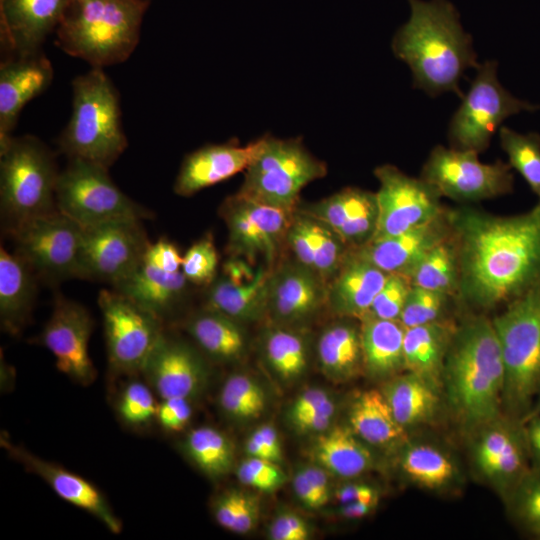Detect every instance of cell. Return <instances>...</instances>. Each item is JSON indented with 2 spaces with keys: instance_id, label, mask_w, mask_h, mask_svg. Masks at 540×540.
Segmentation results:
<instances>
[{
  "instance_id": "obj_1",
  "label": "cell",
  "mask_w": 540,
  "mask_h": 540,
  "mask_svg": "<svg viewBox=\"0 0 540 540\" xmlns=\"http://www.w3.org/2000/svg\"><path fill=\"white\" fill-rule=\"evenodd\" d=\"M459 262L456 301L478 313L503 307L540 282V201L498 216L469 206L447 209Z\"/></svg>"
},
{
  "instance_id": "obj_2",
  "label": "cell",
  "mask_w": 540,
  "mask_h": 540,
  "mask_svg": "<svg viewBox=\"0 0 540 540\" xmlns=\"http://www.w3.org/2000/svg\"><path fill=\"white\" fill-rule=\"evenodd\" d=\"M504 383L492 319L468 314L456 326L442 372V395L463 429L474 432L503 415Z\"/></svg>"
},
{
  "instance_id": "obj_3",
  "label": "cell",
  "mask_w": 540,
  "mask_h": 540,
  "mask_svg": "<svg viewBox=\"0 0 540 540\" xmlns=\"http://www.w3.org/2000/svg\"><path fill=\"white\" fill-rule=\"evenodd\" d=\"M411 15L395 34L392 50L410 67L414 87L431 96L454 92L463 97L460 79L477 68L472 39L446 0H408Z\"/></svg>"
},
{
  "instance_id": "obj_4",
  "label": "cell",
  "mask_w": 540,
  "mask_h": 540,
  "mask_svg": "<svg viewBox=\"0 0 540 540\" xmlns=\"http://www.w3.org/2000/svg\"><path fill=\"white\" fill-rule=\"evenodd\" d=\"M148 6L149 0H69L56 45L92 67L122 63L138 45Z\"/></svg>"
},
{
  "instance_id": "obj_5",
  "label": "cell",
  "mask_w": 540,
  "mask_h": 540,
  "mask_svg": "<svg viewBox=\"0 0 540 540\" xmlns=\"http://www.w3.org/2000/svg\"><path fill=\"white\" fill-rule=\"evenodd\" d=\"M72 112L58 139L68 159L108 168L127 148L119 94L103 68L92 67L72 82Z\"/></svg>"
},
{
  "instance_id": "obj_6",
  "label": "cell",
  "mask_w": 540,
  "mask_h": 540,
  "mask_svg": "<svg viewBox=\"0 0 540 540\" xmlns=\"http://www.w3.org/2000/svg\"><path fill=\"white\" fill-rule=\"evenodd\" d=\"M503 307L492 319L505 369L503 412L525 422L540 393V282Z\"/></svg>"
},
{
  "instance_id": "obj_7",
  "label": "cell",
  "mask_w": 540,
  "mask_h": 540,
  "mask_svg": "<svg viewBox=\"0 0 540 540\" xmlns=\"http://www.w3.org/2000/svg\"><path fill=\"white\" fill-rule=\"evenodd\" d=\"M55 156L37 137L0 142V208L6 231L54 213L59 176Z\"/></svg>"
},
{
  "instance_id": "obj_8",
  "label": "cell",
  "mask_w": 540,
  "mask_h": 540,
  "mask_svg": "<svg viewBox=\"0 0 540 540\" xmlns=\"http://www.w3.org/2000/svg\"><path fill=\"white\" fill-rule=\"evenodd\" d=\"M326 173V164L299 139L267 135L261 138L260 149L245 170L237 193L264 204L296 210L302 189Z\"/></svg>"
},
{
  "instance_id": "obj_9",
  "label": "cell",
  "mask_w": 540,
  "mask_h": 540,
  "mask_svg": "<svg viewBox=\"0 0 540 540\" xmlns=\"http://www.w3.org/2000/svg\"><path fill=\"white\" fill-rule=\"evenodd\" d=\"M56 207L82 229L153 216L133 201L111 179L108 168L82 159H69L59 173Z\"/></svg>"
},
{
  "instance_id": "obj_10",
  "label": "cell",
  "mask_w": 540,
  "mask_h": 540,
  "mask_svg": "<svg viewBox=\"0 0 540 540\" xmlns=\"http://www.w3.org/2000/svg\"><path fill=\"white\" fill-rule=\"evenodd\" d=\"M462 103L454 113L448 138L455 149L484 151L502 122L521 111H534L536 105L520 100L507 91L497 78V62L485 61Z\"/></svg>"
},
{
  "instance_id": "obj_11",
  "label": "cell",
  "mask_w": 540,
  "mask_h": 540,
  "mask_svg": "<svg viewBox=\"0 0 540 540\" xmlns=\"http://www.w3.org/2000/svg\"><path fill=\"white\" fill-rule=\"evenodd\" d=\"M38 279L49 284L79 278L83 229L59 211L7 231Z\"/></svg>"
},
{
  "instance_id": "obj_12",
  "label": "cell",
  "mask_w": 540,
  "mask_h": 540,
  "mask_svg": "<svg viewBox=\"0 0 540 540\" xmlns=\"http://www.w3.org/2000/svg\"><path fill=\"white\" fill-rule=\"evenodd\" d=\"M98 305L110 368L122 374L140 373L164 332V323L114 289H102L98 294Z\"/></svg>"
},
{
  "instance_id": "obj_13",
  "label": "cell",
  "mask_w": 540,
  "mask_h": 540,
  "mask_svg": "<svg viewBox=\"0 0 540 540\" xmlns=\"http://www.w3.org/2000/svg\"><path fill=\"white\" fill-rule=\"evenodd\" d=\"M510 164L500 160L482 163L478 152L436 146L425 162L421 178L440 196L460 202L495 198L513 190Z\"/></svg>"
},
{
  "instance_id": "obj_14",
  "label": "cell",
  "mask_w": 540,
  "mask_h": 540,
  "mask_svg": "<svg viewBox=\"0 0 540 540\" xmlns=\"http://www.w3.org/2000/svg\"><path fill=\"white\" fill-rule=\"evenodd\" d=\"M150 243L141 220L83 229L79 279L117 285L138 267Z\"/></svg>"
},
{
  "instance_id": "obj_15",
  "label": "cell",
  "mask_w": 540,
  "mask_h": 540,
  "mask_svg": "<svg viewBox=\"0 0 540 540\" xmlns=\"http://www.w3.org/2000/svg\"><path fill=\"white\" fill-rule=\"evenodd\" d=\"M374 174L379 181L378 216L371 239L398 235L446 212L440 194L422 178L410 177L393 165L379 166Z\"/></svg>"
},
{
  "instance_id": "obj_16",
  "label": "cell",
  "mask_w": 540,
  "mask_h": 540,
  "mask_svg": "<svg viewBox=\"0 0 540 540\" xmlns=\"http://www.w3.org/2000/svg\"><path fill=\"white\" fill-rule=\"evenodd\" d=\"M182 257L173 242L161 237L149 244L138 267L113 289L164 323L183 302L190 284L181 270Z\"/></svg>"
},
{
  "instance_id": "obj_17",
  "label": "cell",
  "mask_w": 540,
  "mask_h": 540,
  "mask_svg": "<svg viewBox=\"0 0 540 540\" xmlns=\"http://www.w3.org/2000/svg\"><path fill=\"white\" fill-rule=\"evenodd\" d=\"M296 210L264 204L238 193L221 205L228 229V250L249 260L263 257L271 264L285 241Z\"/></svg>"
},
{
  "instance_id": "obj_18",
  "label": "cell",
  "mask_w": 540,
  "mask_h": 540,
  "mask_svg": "<svg viewBox=\"0 0 540 540\" xmlns=\"http://www.w3.org/2000/svg\"><path fill=\"white\" fill-rule=\"evenodd\" d=\"M93 326V319L83 305L58 294L40 335L41 343L55 357L57 369L83 386L96 378L88 351Z\"/></svg>"
},
{
  "instance_id": "obj_19",
  "label": "cell",
  "mask_w": 540,
  "mask_h": 540,
  "mask_svg": "<svg viewBox=\"0 0 540 540\" xmlns=\"http://www.w3.org/2000/svg\"><path fill=\"white\" fill-rule=\"evenodd\" d=\"M145 382L161 398L193 399L208 380L207 365L188 343L163 332L140 372Z\"/></svg>"
},
{
  "instance_id": "obj_20",
  "label": "cell",
  "mask_w": 540,
  "mask_h": 540,
  "mask_svg": "<svg viewBox=\"0 0 540 540\" xmlns=\"http://www.w3.org/2000/svg\"><path fill=\"white\" fill-rule=\"evenodd\" d=\"M1 444L11 457L43 479L60 498L93 515L110 532L119 534L122 531L121 520L102 492L90 481L37 457L23 447L12 444L7 438L2 437Z\"/></svg>"
},
{
  "instance_id": "obj_21",
  "label": "cell",
  "mask_w": 540,
  "mask_h": 540,
  "mask_svg": "<svg viewBox=\"0 0 540 540\" xmlns=\"http://www.w3.org/2000/svg\"><path fill=\"white\" fill-rule=\"evenodd\" d=\"M450 236L451 230L445 212L439 218L414 229L394 236L371 239L351 250L382 271L399 274L408 279L423 257Z\"/></svg>"
},
{
  "instance_id": "obj_22",
  "label": "cell",
  "mask_w": 540,
  "mask_h": 540,
  "mask_svg": "<svg viewBox=\"0 0 540 540\" xmlns=\"http://www.w3.org/2000/svg\"><path fill=\"white\" fill-rule=\"evenodd\" d=\"M300 212L322 222L351 248L368 242L376 229V193L355 187L342 189Z\"/></svg>"
},
{
  "instance_id": "obj_23",
  "label": "cell",
  "mask_w": 540,
  "mask_h": 540,
  "mask_svg": "<svg viewBox=\"0 0 540 540\" xmlns=\"http://www.w3.org/2000/svg\"><path fill=\"white\" fill-rule=\"evenodd\" d=\"M327 303V285L306 266L287 263L272 270L268 312L276 322L293 324L313 316Z\"/></svg>"
},
{
  "instance_id": "obj_24",
  "label": "cell",
  "mask_w": 540,
  "mask_h": 540,
  "mask_svg": "<svg viewBox=\"0 0 540 540\" xmlns=\"http://www.w3.org/2000/svg\"><path fill=\"white\" fill-rule=\"evenodd\" d=\"M261 139L240 146L237 142L210 144L188 154L180 166L173 190L189 197L245 171L256 157Z\"/></svg>"
},
{
  "instance_id": "obj_25",
  "label": "cell",
  "mask_w": 540,
  "mask_h": 540,
  "mask_svg": "<svg viewBox=\"0 0 540 540\" xmlns=\"http://www.w3.org/2000/svg\"><path fill=\"white\" fill-rule=\"evenodd\" d=\"M53 67L41 51L15 56L0 66V142L12 136L24 106L53 80Z\"/></svg>"
},
{
  "instance_id": "obj_26",
  "label": "cell",
  "mask_w": 540,
  "mask_h": 540,
  "mask_svg": "<svg viewBox=\"0 0 540 540\" xmlns=\"http://www.w3.org/2000/svg\"><path fill=\"white\" fill-rule=\"evenodd\" d=\"M69 0H0L1 42L14 56L40 51Z\"/></svg>"
},
{
  "instance_id": "obj_27",
  "label": "cell",
  "mask_w": 540,
  "mask_h": 540,
  "mask_svg": "<svg viewBox=\"0 0 540 540\" xmlns=\"http://www.w3.org/2000/svg\"><path fill=\"white\" fill-rule=\"evenodd\" d=\"M388 275L350 249L327 285V304L340 317L360 319L369 311Z\"/></svg>"
},
{
  "instance_id": "obj_28",
  "label": "cell",
  "mask_w": 540,
  "mask_h": 540,
  "mask_svg": "<svg viewBox=\"0 0 540 540\" xmlns=\"http://www.w3.org/2000/svg\"><path fill=\"white\" fill-rule=\"evenodd\" d=\"M37 275L16 252L0 247V320L11 335L25 327L35 302Z\"/></svg>"
},
{
  "instance_id": "obj_29",
  "label": "cell",
  "mask_w": 540,
  "mask_h": 540,
  "mask_svg": "<svg viewBox=\"0 0 540 540\" xmlns=\"http://www.w3.org/2000/svg\"><path fill=\"white\" fill-rule=\"evenodd\" d=\"M457 323L445 318L406 328L403 351L405 371L412 372L442 392L445 357Z\"/></svg>"
},
{
  "instance_id": "obj_30",
  "label": "cell",
  "mask_w": 540,
  "mask_h": 540,
  "mask_svg": "<svg viewBox=\"0 0 540 540\" xmlns=\"http://www.w3.org/2000/svg\"><path fill=\"white\" fill-rule=\"evenodd\" d=\"M360 320L363 370L386 381L405 370L403 342L406 328L398 320L365 314Z\"/></svg>"
},
{
  "instance_id": "obj_31",
  "label": "cell",
  "mask_w": 540,
  "mask_h": 540,
  "mask_svg": "<svg viewBox=\"0 0 540 540\" xmlns=\"http://www.w3.org/2000/svg\"><path fill=\"white\" fill-rule=\"evenodd\" d=\"M272 270L260 268L251 280L216 278L206 292L204 307L242 323L259 320L268 312V289Z\"/></svg>"
},
{
  "instance_id": "obj_32",
  "label": "cell",
  "mask_w": 540,
  "mask_h": 540,
  "mask_svg": "<svg viewBox=\"0 0 540 540\" xmlns=\"http://www.w3.org/2000/svg\"><path fill=\"white\" fill-rule=\"evenodd\" d=\"M350 429L367 445L400 449L407 441V430L396 420L381 390L359 392L348 409Z\"/></svg>"
},
{
  "instance_id": "obj_33",
  "label": "cell",
  "mask_w": 540,
  "mask_h": 540,
  "mask_svg": "<svg viewBox=\"0 0 540 540\" xmlns=\"http://www.w3.org/2000/svg\"><path fill=\"white\" fill-rule=\"evenodd\" d=\"M380 390L397 422L407 431L432 422L439 413L442 392L412 372L384 381Z\"/></svg>"
},
{
  "instance_id": "obj_34",
  "label": "cell",
  "mask_w": 540,
  "mask_h": 540,
  "mask_svg": "<svg viewBox=\"0 0 540 540\" xmlns=\"http://www.w3.org/2000/svg\"><path fill=\"white\" fill-rule=\"evenodd\" d=\"M315 464L340 478H354L373 468V454L349 426H334L320 433L310 446Z\"/></svg>"
},
{
  "instance_id": "obj_35",
  "label": "cell",
  "mask_w": 540,
  "mask_h": 540,
  "mask_svg": "<svg viewBox=\"0 0 540 540\" xmlns=\"http://www.w3.org/2000/svg\"><path fill=\"white\" fill-rule=\"evenodd\" d=\"M399 467L414 485L432 492H447L460 480V470L443 448L428 442H406L400 448Z\"/></svg>"
},
{
  "instance_id": "obj_36",
  "label": "cell",
  "mask_w": 540,
  "mask_h": 540,
  "mask_svg": "<svg viewBox=\"0 0 540 540\" xmlns=\"http://www.w3.org/2000/svg\"><path fill=\"white\" fill-rule=\"evenodd\" d=\"M185 327L199 348L214 360H237L245 352L241 323L217 311L204 307L187 320Z\"/></svg>"
},
{
  "instance_id": "obj_37",
  "label": "cell",
  "mask_w": 540,
  "mask_h": 540,
  "mask_svg": "<svg viewBox=\"0 0 540 540\" xmlns=\"http://www.w3.org/2000/svg\"><path fill=\"white\" fill-rule=\"evenodd\" d=\"M317 356L324 375L335 382H345L363 370L360 327L350 322H338L320 335Z\"/></svg>"
},
{
  "instance_id": "obj_38",
  "label": "cell",
  "mask_w": 540,
  "mask_h": 540,
  "mask_svg": "<svg viewBox=\"0 0 540 540\" xmlns=\"http://www.w3.org/2000/svg\"><path fill=\"white\" fill-rule=\"evenodd\" d=\"M185 455L212 479L227 475L234 466L235 449L231 439L210 426L190 430L181 443Z\"/></svg>"
},
{
  "instance_id": "obj_39",
  "label": "cell",
  "mask_w": 540,
  "mask_h": 540,
  "mask_svg": "<svg viewBox=\"0 0 540 540\" xmlns=\"http://www.w3.org/2000/svg\"><path fill=\"white\" fill-rule=\"evenodd\" d=\"M408 280L412 286L446 293L456 300L459 262L452 237L430 250L412 270Z\"/></svg>"
},
{
  "instance_id": "obj_40",
  "label": "cell",
  "mask_w": 540,
  "mask_h": 540,
  "mask_svg": "<svg viewBox=\"0 0 540 540\" xmlns=\"http://www.w3.org/2000/svg\"><path fill=\"white\" fill-rule=\"evenodd\" d=\"M307 346L304 338L291 330L276 327L263 339V353L270 368L283 380H294L306 371Z\"/></svg>"
},
{
  "instance_id": "obj_41",
  "label": "cell",
  "mask_w": 540,
  "mask_h": 540,
  "mask_svg": "<svg viewBox=\"0 0 540 540\" xmlns=\"http://www.w3.org/2000/svg\"><path fill=\"white\" fill-rule=\"evenodd\" d=\"M218 403L223 414L230 420H254L265 410L266 394L251 376L234 373L224 381Z\"/></svg>"
},
{
  "instance_id": "obj_42",
  "label": "cell",
  "mask_w": 540,
  "mask_h": 540,
  "mask_svg": "<svg viewBox=\"0 0 540 540\" xmlns=\"http://www.w3.org/2000/svg\"><path fill=\"white\" fill-rule=\"evenodd\" d=\"M500 145L516 169L540 199V135L519 134L508 127L499 129Z\"/></svg>"
},
{
  "instance_id": "obj_43",
  "label": "cell",
  "mask_w": 540,
  "mask_h": 540,
  "mask_svg": "<svg viewBox=\"0 0 540 540\" xmlns=\"http://www.w3.org/2000/svg\"><path fill=\"white\" fill-rule=\"evenodd\" d=\"M512 519L524 530L540 536V466L530 469L505 497Z\"/></svg>"
},
{
  "instance_id": "obj_44",
  "label": "cell",
  "mask_w": 540,
  "mask_h": 540,
  "mask_svg": "<svg viewBox=\"0 0 540 540\" xmlns=\"http://www.w3.org/2000/svg\"><path fill=\"white\" fill-rule=\"evenodd\" d=\"M450 299L446 293L411 285L399 321L410 328L445 319Z\"/></svg>"
},
{
  "instance_id": "obj_45",
  "label": "cell",
  "mask_w": 540,
  "mask_h": 540,
  "mask_svg": "<svg viewBox=\"0 0 540 540\" xmlns=\"http://www.w3.org/2000/svg\"><path fill=\"white\" fill-rule=\"evenodd\" d=\"M158 404L147 383L131 380L119 395L117 412L125 424L140 428L156 420Z\"/></svg>"
},
{
  "instance_id": "obj_46",
  "label": "cell",
  "mask_w": 540,
  "mask_h": 540,
  "mask_svg": "<svg viewBox=\"0 0 540 540\" xmlns=\"http://www.w3.org/2000/svg\"><path fill=\"white\" fill-rule=\"evenodd\" d=\"M219 258L211 235H205L185 252L181 270L190 284L209 286L217 275Z\"/></svg>"
},
{
  "instance_id": "obj_47",
  "label": "cell",
  "mask_w": 540,
  "mask_h": 540,
  "mask_svg": "<svg viewBox=\"0 0 540 540\" xmlns=\"http://www.w3.org/2000/svg\"><path fill=\"white\" fill-rule=\"evenodd\" d=\"M239 481L261 492H273L287 480L278 463L270 460L247 457L237 467Z\"/></svg>"
},
{
  "instance_id": "obj_48",
  "label": "cell",
  "mask_w": 540,
  "mask_h": 540,
  "mask_svg": "<svg viewBox=\"0 0 540 540\" xmlns=\"http://www.w3.org/2000/svg\"><path fill=\"white\" fill-rule=\"evenodd\" d=\"M410 288L411 284L406 277L389 274L367 314L380 319L399 321Z\"/></svg>"
},
{
  "instance_id": "obj_49",
  "label": "cell",
  "mask_w": 540,
  "mask_h": 540,
  "mask_svg": "<svg viewBox=\"0 0 540 540\" xmlns=\"http://www.w3.org/2000/svg\"><path fill=\"white\" fill-rule=\"evenodd\" d=\"M192 418V406L189 399L166 398L158 404L156 421L168 432H180Z\"/></svg>"
},
{
  "instance_id": "obj_50",
  "label": "cell",
  "mask_w": 540,
  "mask_h": 540,
  "mask_svg": "<svg viewBox=\"0 0 540 540\" xmlns=\"http://www.w3.org/2000/svg\"><path fill=\"white\" fill-rule=\"evenodd\" d=\"M268 536L272 540H307L311 536V527L299 514L284 510L273 518Z\"/></svg>"
},
{
  "instance_id": "obj_51",
  "label": "cell",
  "mask_w": 540,
  "mask_h": 540,
  "mask_svg": "<svg viewBox=\"0 0 540 540\" xmlns=\"http://www.w3.org/2000/svg\"><path fill=\"white\" fill-rule=\"evenodd\" d=\"M336 413V404L332 397L316 409L291 419L293 427L300 433H322L330 428Z\"/></svg>"
},
{
  "instance_id": "obj_52",
  "label": "cell",
  "mask_w": 540,
  "mask_h": 540,
  "mask_svg": "<svg viewBox=\"0 0 540 540\" xmlns=\"http://www.w3.org/2000/svg\"><path fill=\"white\" fill-rule=\"evenodd\" d=\"M240 494V490L227 489L213 501L212 512L216 522L229 531H232L237 517Z\"/></svg>"
},
{
  "instance_id": "obj_53",
  "label": "cell",
  "mask_w": 540,
  "mask_h": 540,
  "mask_svg": "<svg viewBox=\"0 0 540 540\" xmlns=\"http://www.w3.org/2000/svg\"><path fill=\"white\" fill-rule=\"evenodd\" d=\"M260 503L256 496L241 491L237 517L232 532L246 534L252 531L259 520Z\"/></svg>"
},
{
  "instance_id": "obj_54",
  "label": "cell",
  "mask_w": 540,
  "mask_h": 540,
  "mask_svg": "<svg viewBox=\"0 0 540 540\" xmlns=\"http://www.w3.org/2000/svg\"><path fill=\"white\" fill-rule=\"evenodd\" d=\"M334 495L340 504L359 501L377 506L379 501L377 489L365 483L343 484L336 489Z\"/></svg>"
},
{
  "instance_id": "obj_55",
  "label": "cell",
  "mask_w": 540,
  "mask_h": 540,
  "mask_svg": "<svg viewBox=\"0 0 540 540\" xmlns=\"http://www.w3.org/2000/svg\"><path fill=\"white\" fill-rule=\"evenodd\" d=\"M330 397L329 393L322 388H309L305 390L291 405L288 412L289 420L316 409Z\"/></svg>"
},
{
  "instance_id": "obj_56",
  "label": "cell",
  "mask_w": 540,
  "mask_h": 540,
  "mask_svg": "<svg viewBox=\"0 0 540 540\" xmlns=\"http://www.w3.org/2000/svg\"><path fill=\"white\" fill-rule=\"evenodd\" d=\"M293 489L297 498L305 507L318 509L323 506L317 492L301 467L294 474Z\"/></svg>"
},
{
  "instance_id": "obj_57",
  "label": "cell",
  "mask_w": 540,
  "mask_h": 540,
  "mask_svg": "<svg viewBox=\"0 0 540 540\" xmlns=\"http://www.w3.org/2000/svg\"><path fill=\"white\" fill-rule=\"evenodd\" d=\"M301 468L317 492L323 506L326 505L331 497L328 472L315 463L301 466Z\"/></svg>"
},
{
  "instance_id": "obj_58",
  "label": "cell",
  "mask_w": 540,
  "mask_h": 540,
  "mask_svg": "<svg viewBox=\"0 0 540 540\" xmlns=\"http://www.w3.org/2000/svg\"><path fill=\"white\" fill-rule=\"evenodd\" d=\"M256 430L268 451L270 460L275 463H279L282 460L283 454L282 445L277 430L270 424L259 426Z\"/></svg>"
},
{
  "instance_id": "obj_59",
  "label": "cell",
  "mask_w": 540,
  "mask_h": 540,
  "mask_svg": "<svg viewBox=\"0 0 540 540\" xmlns=\"http://www.w3.org/2000/svg\"><path fill=\"white\" fill-rule=\"evenodd\" d=\"M342 506L338 510V514L349 520H359L368 516L376 507V505L364 503V502H350L341 504Z\"/></svg>"
},
{
  "instance_id": "obj_60",
  "label": "cell",
  "mask_w": 540,
  "mask_h": 540,
  "mask_svg": "<svg viewBox=\"0 0 540 540\" xmlns=\"http://www.w3.org/2000/svg\"><path fill=\"white\" fill-rule=\"evenodd\" d=\"M245 452L247 454V457L270 460L268 451L265 448L261 437L256 429L249 435L246 440Z\"/></svg>"
},
{
  "instance_id": "obj_61",
  "label": "cell",
  "mask_w": 540,
  "mask_h": 540,
  "mask_svg": "<svg viewBox=\"0 0 540 540\" xmlns=\"http://www.w3.org/2000/svg\"><path fill=\"white\" fill-rule=\"evenodd\" d=\"M529 448L540 446V412L530 417L529 424L525 427Z\"/></svg>"
},
{
  "instance_id": "obj_62",
  "label": "cell",
  "mask_w": 540,
  "mask_h": 540,
  "mask_svg": "<svg viewBox=\"0 0 540 540\" xmlns=\"http://www.w3.org/2000/svg\"><path fill=\"white\" fill-rule=\"evenodd\" d=\"M530 453L537 460V466H540V446L530 449Z\"/></svg>"
},
{
  "instance_id": "obj_63",
  "label": "cell",
  "mask_w": 540,
  "mask_h": 540,
  "mask_svg": "<svg viewBox=\"0 0 540 540\" xmlns=\"http://www.w3.org/2000/svg\"><path fill=\"white\" fill-rule=\"evenodd\" d=\"M538 399H539V402H538V404L535 406L536 408H534L533 411L531 412L530 416H532V415L535 414V413L540 412V393H539V395H538Z\"/></svg>"
},
{
  "instance_id": "obj_64",
  "label": "cell",
  "mask_w": 540,
  "mask_h": 540,
  "mask_svg": "<svg viewBox=\"0 0 540 540\" xmlns=\"http://www.w3.org/2000/svg\"><path fill=\"white\" fill-rule=\"evenodd\" d=\"M538 538L540 539V536Z\"/></svg>"
}]
</instances>
